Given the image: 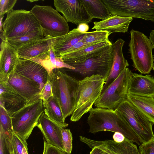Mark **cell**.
Segmentation results:
<instances>
[{"instance_id":"ab89813d","label":"cell","mask_w":154,"mask_h":154,"mask_svg":"<svg viewBox=\"0 0 154 154\" xmlns=\"http://www.w3.org/2000/svg\"><path fill=\"white\" fill-rule=\"evenodd\" d=\"M77 29L79 32L85 33L89 29V26L87 23H82L78 26Z\"/></svg>"},{"instance_id":"52a82bcc","label":"cell","mask_w":154,"mask_h":154,"mask_svg":"<svg viewBox=\"0 0 154 154\" xmlns=\"http://www.w3.org/2000/svg\"><path fill=\"white\" fill-rule=\"evenodd\" d=\"M111 15L154 22V0H102Z\"/></svg>"},{"instance_id":"83f0119b","label":"cell","mask_w":154,"mask_h":154,"mask_svg":"<svg viewBox=\"0 0 154 154\" xmlns=\"http://www.w3.org/2000/svg\"><path fill=\"white\" fill-rule=\"evenodd\" d=\"M45 38L42 29L33 31L25 35L11 38L7 41L16 50L22 46L31 42Z\"/></svg>"},{"instance_id":"2e32d148","label":"cell","mask_w":154,"mask_h":154,"mask_svg":"<svg viewBox=\"0 0 154 154\" xmlns=\"http://www.w3.org/2000/svg\"><path fill=\"white\" fill-rule=\"evenodd\" d=\"M14 71L37 82L40 85L41 90L50 79L48 72L43 66L29 60L19 58Z\"/></svg>"},{"instance_id":"f6af8a7d","label":"cell","mask_w":154,"mask_h":154,"mask_svg":"<svg viewBox=\"0 0 154 154\" xmlns=\"http://www.w3.org/2000/svg\"><path fill=\"white\" fill-rule=\"evenodd\" d=\"M152 69H153V71H154V64H153V68H152Z\"/></svg>"},{"instance_id":"603a6c76","label":"cell","mask_w":154,"mask_h":154,"mask_svg":"<svg viewBox=\"0 0 154 154\" xmlns=\"http://www.w3.org/2000/svg\"><path fill=\"white\" fill-rule=\"evenodd\" d=\"M85 33L79 32L76 28L66 35L53 38V48L56 55L57 57L62 56L68 50L81 40Z\"/></svg>"},{"instance_id":"ba28073f","label":"cell","mask_w":154,"mask_h":154,"mask_svg":"<svg viewBox=\"0 0 154 154\" xmlns=\"http://www.w3.org/2000/svg\"><path fill=\"white\" fill-rule=\"evenodd\" d=\"M112 44L106 46L101 51L85 60L66 63L75 68L74 70H70L85 77L99 75L103 77L106 82L113 63Z\"/></svg>"},{"instance_id":"f546056e","label":"cell","mask_w":154,"mask_h":154,"mask_svg":"<svg viewBox=\"0 0 154 154\" xmlns=\"http://www.w3.org/2000/svg\"><path fill=\"white\" fill-rule=\"evenodd\" d=\"M0 128L6 137H11L14 132L11 116L2 106L0 105Z\"/></svg>"},{"instance_id":"5bb4252c","label":"cell","mask_w":154,"mask_h":154,"mask_svg":"<svg viewBox=\"0 0 154 154\" xmlns=\"http://www.w3.org/2000/svg\"><path fill=\"white\" fill-rule=\"evenodd\" d=\"M0 48V83H4L14 72L20 58L16 49L7 41L2 40Z\"/></svg>"},{"instance_id":"f1b7e54d","label":"cell","mask_w":154,"mask_h":154,"mask_svg":"<svg viewBox=\"0 0 154 154\" xmlns=\"http://www.w3.org/2000/svg\"><path fill=\"white\" fill-rule=\"evenodd\" d=\"M111 33L106 31L97 30L87 32L81 41L89 44H94L108 41L109 35Z\"/></svg>"},{"instance_id":"74e56055","label":"cell","mask_w":154,"mask_h":154,"mask_svg":"<svg viewBox=\"0 0 154 154\" xmlns=\"http://www.w3.org/2000/svg\"><path fill=\"white\" fill-rule=\"evenodd\" d=\"M93 44H88L83 42L81 40H80L75 44L74 46H72L71 48L68 50L66 52V53L63 55L67 53L75 51L80 49L82 48H85Z\"/></svg>"},{"instance_id":"bcb514c9","label":"cell","mask_w":154,"mask_h":154,"mask_svg":"<svg viewBox=\"0 0 154 154\" xmlns=\"http://www.w3.org/2000/svg\"><path fill=\"white\" fill-rule=\"evenodd\" d=\"M105 154H108V153H106V152H105Z\"/></svg>"},{"instance_id":"3957f363","label":"cell","mask_w":154,"mask_h":154,"mask_svg":"<svg viewBox=\"0 0 154 154\" xmlns=\"http://www.w3.org/2000/svg\"><path fill=\"white\" fill-rule=\"evenodd\" d=\"M105 82L103 77L99 75L86 77L79 80L77 104L71 115V121H79L83 115L90 111L101 94Z\"/></svg>"},{"instance_id":"e575fe53","label":"cell","mask_w":154,"mask_h":154,"mask_svg":"<svg viewBox=\"0 0 154 154\" xmlns=\"http://www.w3.org/2000/svg\"><path fill=\"white\" fill-rule=\"evenodd\" d=\"M40 98L42 100H47L53 96L51 82L49 79L39 94Z\"/></svg>"},{"instance_id":"ac0fdd59","label":"cell","mask_w":154,"mask_h":154,"mask_svg":"<svg viewBox=\"0 0 154 154\" xmlns=\"http://www.w3.org/2000/svg\"><path fill=\"white\" fill-rule=\"evenodd\" d=\"M36 126L41 131L48 144L65 151L62 135V127L51 120L44 112L40 116Z\"/></svg>"},{"instance_id":"4316f807","label":"cell","mask_w":154,"mask_h":154,"mask_svg":"<svg viewBox=\"0 0 154 154\" xmlns=\"http://www.w3.org/2000/svg\"><path fill=\"white\" fill-rule=\"evenodd\" d=\"M91 17L102 20L111 15L102 0H81Z\"/></svg>"},{"instance_id":"4dcf8cb0","label":"cell","mask_w":154,"mask_h":154,"mask_svg":"<svg viewBox=\"0 0 154 154\" xmlns=\"http://www.w3.org/2000/svg\"><path fill=\"white\" fill-rule=\"evenodd\" d=\"M11 142L14 154H28L26 141L22 139L14 132Z\"/></svg>"},{"instance_id":"30bf717a","label":"cell","mask_w":154,"mask_h":154,"mask_svg":"<svg viewBox=\"0 0 154 154\" xmlns=\"http://www.w3.org/2000/svg\"><path fill=\"white\" fill-rule=\"evenodd\" d=\"M132 74L131 70L126 68L96 100L94 104L96 108L116 109L127 99Z\"/></svg>"},{"instance_id":"e0dca14e","label":"cell","mask_w":154,"mask_h":154,"mask_svg":"<svg viewBox=\"0 0 154 154\" xmlns=\"http://www.w3.org/2000/svg\"><path fill=\"white\" fill-rule=\"evenodd\" d=\"M0 105L11 116L27 103L7 82L0 83Z\"/></svg>"},{"instance_id":"d6986e66","label":"cell","mask_w":154,"mask_h":154,"mask_svg":"<svg viewBox=\"0 0 154 154\" xmlns=\"http://www.w3.org/2000/svg\"><path fill=\"white\" fill-rule=\"evenodd\" d=\"M127 94L143 97L154 96V78L151 75H143L132 73Z\"/></svg>"},{"instance_id":"ffe728a7","label":"cell","mask_w":154,"mask_h":154,"mask_svg":"<svg viewBox=\"0 0 154 154\" xmlns=\"http://www.w3.org/2000/svg\"><path fill=\"white\" fill-rule=\"evenodd\" d=\"M125 42L121 38H118L112 44L113 59L109 75L102 90L103 92L118 77L122 72L129 66L128 61L124 57L122 51Z\"/></svg>"},{"instance_id":"8992f818","label":"cell","mask_w":154,"mask_h":154,"mask_svg":"<svg viewBox=\"0 0 154 154\" xmlns=\"http://www.w3.org/2000/svg\"><path fill=\"white\" fill-rule=\"evenodd\" d=\"M44 112L43 101L39 95L11 116L14 132L26 141Z\"/></svg>"},{"instance_id":"7bdbcfd3","label":"cell","mask_w":154,"mask_h":154,"mask_svg":"<svg viewBox=\"0 0 154 154\" xmlns=\"http://www.w3.org/2000/svg\"><path fill=\"white\" fill-rule=\"evenodd\" d=\"M149 40L154 49V30H152L150 33Z\"/></svg>"},{"instance_id":"d4e9b609","label":"cell","mask_w":154,"mask_h":154,"mask_svg":"<svg viewBox=\"0 0 154 154\" xmlns=\"http://www.w3.org/2000/svg\"><path fill=\"white\" fill-rule=\"evenodd\" d=\"M126 98L154 124V96L143 97L127 94Z\"/></svg>"},{"instance_id":"d590c367","label":"cell","mask_w":154,"mask_h":154,"mask_svg":"<svg viewBox=\"0 0 154 154\" xmlns=\"http://www.w3.org/2000/svg\"><path fill=\"white\" fill-rule=\"evenodd\" d=\"M43 154H66V152L59 148L49 144L44 140Z\"/></svg>"},{"instance_id":"cb8c5ba5","label":"cell","mask_w":154,"mask_h":154,"mask_svg":"<svg viewBox=\"0 0 154 154\" xmlns=\"http://www.w3.org/2000/svg\"><path fill=\"white\" fill-rule=\"evenodd\" d=\"M112 44L109 40L100 42L65 54L61 57L66 63L84 60L101 51L106 46Z\"/></svg>"},{"instance_id":"b9f144b4","label":"cell","mask_w":154,"mask_h":154,"mask_svg":"<svg viewBox=\"0 0 154 154\" xmlns=\"http://www.w3.org/2000/svg\"><path fill=\"white\" fill-rule=\"evenodd\" d=\"M89 154H105V152L97 147L92 148Z\"/></svg>"},{"instance_id":"8fae6325","label":"cell","mask_w":154,"mask_h":154,"mask_svg":"<svg viewBox=\"0 0 154 154\" xmlns=\"http://www.w3.org/2000/svg\"><path fill=\"white\" fill-rule=\"evenodd\" d=\"M116 110L122 115L142 143L154 137L153 124L127 99L121 103Z\"/></svg>"},{"instance_id":"7c38bea8","label":"cell","mask_w":154,"mask_h":154,"mask_svg":"<svg viewBox=\"0 0 154 154\" xmlns=\"http://www.w3.org/2000/svg\"><path fill=\"white\" fill-rule=\"evenodd\" d=\"M54 4L67 22L77 26L82 23L88 24L93 19L81 0H54Z\"/></svg>"},{"instance_id":"44dd1931","label":"cell","mask_w":154,"mask_h":154,"mask_svg":"<svg viewBox=\"0 0 154 154\" xmlns=\"http://www.w3.org/2000/svg\"><path fill=\"white\" fill-rule=\"evenodd\" d=\"M53 38L45 37L22 46L17 50L19 57L31 60L43 56L49 51Z\"/></svg>"},{"instance_id":"d6a6232c","label":"cell","mask_w":154,"mask_h":154,"mask_svg":"<svg viewBox=\"0 0 154 154\" xmlns=\"http://www.w3.org/2000/svg\"><path fill=\"white\" fill-rule=\"evenodd\" d=\"M17 0H0V17L4 16L13 9Z\"/></svg>"},{"instance_id":"9c48e42d","label":"cell","mask_w":154,"mask_h":154,"mask_svg":"<svg viewBox=\"0 0 154 154\" xmlns=\"http://www.w3.org/2000/svg\"><path fill=\"white\" fill-rule=\"evenodd\" d=\"M30 11L38 21L45 37H57L69 32L66 20L51 6L35 5Z\"/></svg>"},{"instance_id":"7402d4cb","label":"cell","mask_w":154,"mask_h":154,"mask_svg":"<svg viewBox=\"0 0 154 154\" xmlns=\"http://www.w3.org/2000/svg\"><path fill=\"white\" fill-rule=\"evenodd\" d=\"M133 18L111 15L107 19L93 23L92 29L106 31L110 32H127L130 23Z\"/></svg>"},{"instance_id":"484cf974","label":"cell","mask_w":154,"mask_h":154,"mask_svg":"<svg viewBox=\"0 0 154 154\" xmlns=\"http://www.w3.org/2000/svg\"><path fill=\"white\" fill-rule=\"evenodd\" d=\"M44 112L51 121L63 128L67 127L65 122L60 106L57 99L53 96L48 100H42Z\"/></svg>"},{"instance_id":"4fadbf2b","label":"cell","mask_w":154,"mask_h":154,"mask_svg":"<svg viewBox=\"0 0 154 154\" xmlns=\"http://www.w3.org/2000/svg\"><path fill=\"white\" fill-rule=\"evenodd\" d=\"M82 142L91 149L97 147L108 154H140L137 144L126 137L120 143L108 140H95L86 137Z\"/></svg>"},{"instance_id":"6da1fadb","label":"cell","mask_w":154,"mask_h":154,"mask_svg":"<svg viewBox=\"0 0 154 154\" xmlns=\"http://www.w3.org/2000/svg\"><path fill=\"white\" fill-rule=\"evenodd\" d=\"M87 119L89 132L102 131L119 132L138 146L142 143L135 131L122 115L116 109L92 108Z\"/></svg>"},{"instance_id":"5b68a950","label":"cell","mask_w":154,"mask_h":154,"mask_svg":"<svg viewBox=\"0 0 154 154\" xmlns=\"http://www.w3.org/2000/svg\"><path fill=\"white\" fill-rule=\"evenodd\" d=\"M128 49L133 66L142 74L149 73L153 66V47L143 33L132 29Z\"/></svg>"},{"instance_id":"60d3db41","label":"cell","mask_w":154,"mask_h":154,"mask_svg":"<svg viewBox=\"0 0 154 154\" xmlns=\"http://www.w3.org/2000/svg\"><path fill=\"white\" fill-rule=\"evenodd\" d=\"M11 138H6V143L7 147H8L10 154H14L11 142Z\"/></svg>"},{"instance_id":"ee69618b","label":"cell","mask_w":154,"mask_h":154,"mask_svg":"<svg viewBox=\"0 0 154 154\" xmlns=\"http://www.w3.org/2000/svg\"><path fill=\"white\" fill-rule=\"evenodd\" d=\"M39 0H27V1H28V2H37V1H38Z\"/></svg>"},{"instance_id":"f35d334b","label":"cell","mask_w":154,"mask_h":154,"mask_svg":"<svg viewBox=\"0 0 154 154\" xmlns=\"http://www.w3.org/2000/svg\"><path fill=\"white\" fill-rule=\"evenodd\" d=\"M125 137L122 133L118 132H115L113 136V140L118 143L123 142Z\"/></svg>"},{"instance_id":"8d00e7d4","label":"cell","mask_w":154,"mask_h":154,"mask_svg":"<svg viewBox=\"0 0 154 154\" xmlns=\"http://www.w3.org/2000/svg\"><path fill=\"white\" fill-rule=\"evenodd\" d=\"M0 154H10L7 145L6 137L0 128Z\"/></svg>"},{"instance_id":"7a4b0ae2","label":"cell","mask_w":154,"mask_h":154,"mask_svg":"<svg viewBox=\"0 0 154 154\" xmlns=\"http://www.w3.org/2000/svg\"><path fill=\"white\" fill-rule=\"evenodd\" d=\"M50 79L53 95L58 101L65 119L75 108L79 80L60 70H55Z\"/></svg>"},{"instance_id":"9a60e30c","label":"cell","mask_w":154,"mask_h":154,"mask_svg":"<svg viewBox=\"0 0 154 154\" xmlns=\"http://www.w3.org/2000/svg\"><path fill=\"white\" fill-rule=\"evenodd\" d=\"M7 83L25 99L27 103L39 96L41 90L38 83L15 71L9 77Z\"/></svg>"},{"instance_id":"836d02e7","label":"cell","mask_w":154,"mask_h":154,"mask_svg":"<svg viewBox=\"0 0 154 154\" xmlns=\"http://www.w3.org/2000/svg\"><path fill=\"white\" fill-rule=\"evenodd\" d=\"M140 154H154V137L139 146Z\"/></svg>"},{"instance_id":"1f68e13d","label":"cell","mask_w":154,"mask_h":154,"mask_svg":"<svg viewBox=\"0 0 154 154\" xmlns=\"http://www.w3.org/2000/svg\"><path fill=\"white\" fill-rule=\"evenodd\" d=\"M62 141L65 152L70 154L72 148V137L69 129L62 128L61 129Z\"/></svg>"},{"instance_id":"277c9868","label":"cell","mask_w":154,"mask_h":154,"mask_svg":"<svg viewBox=\"0 0 154 154\" xmlns=\"http://www.w3.org/2000/svg\"><path fill=\"white\" fill-rule=\"evenodd\" d=\"M37 19L30 11L12 9L7 14L1 32L2 40L7 41L41 30Z\"/></svg>"}]
</instances>
